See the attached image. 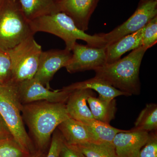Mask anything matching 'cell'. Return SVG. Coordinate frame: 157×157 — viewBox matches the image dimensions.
<instances>
[{
	"mask_svg": "<svg viewBox=\"0 0 157 157\" xmlns=\"http://www.w3.org/2000/svg\"><path fill=\"white\" fill-rule=\"evenodd\" d=\"M23 121L29 128L37 150L45 151L58 126L70 118L65 103L37 101L22 105Z\"/></svg>",
	"mask_w": 157,
	"mask_h": 157,
	"instance_id": "cell-1",
	"label": "cell"
},
{
	"mask_svg": "<svg viewBox=\"0 0 157 157\" xmlns=\"http://www.w3.org/2000/svg\"><path fill=\"white\" fill-rule=\"evenodd\" d=\"M147 50L143 46L134 49L123 58L96 69L95 76L107 82L128 96L139 95L140 91L139 71Z\"/></svg>",
	"mask_w": 157,
	"mask_h": 157,
	"instance_id": "cell-2",
	"label": "cell"
},
{
	"mask_svg": "<svg viewBox=\"0 0 157 157\" xmlns=\"http://www.w3.org/2000/svg\"><path fill=\"white\" fill-rule=\"evenodd\" d=\"M30 26L33 33L44 32L59 37L64 41L66 49L72 51L77 40H83L87 45L95 48L106 46V42L98 34L89 35L77 27L72 18L64 12L44 15L31 21Z\"/></svg>",
	"mask_w": 157,
	"mask_h": 157,
	"instance_id": "cell-3",
	"label": "cell"
},
{
	"mask_svg": "<svg viewBox=\"0 0 157 157\" xmlns=\"http://www.w3.org/2000/svg\"><path fill=\"white\" fill-rule=\"evenodd\" d=\"M17 83L11 79L0 83V115L15 141L32 155L37 150L24 124L21 114L23 104L20 100Z\"/></svg>",
	"mask_w": 157,
	"mask_h": 157,
	"instance_id": "cell-4",
	"label": "cell"
},
{
	"mask_svg": "<svg viewBox=\"0 0 157 157\" xmlns=\"http://www.w3.org/2000/svg\"><path fill=\"white\" fill-rule=\"evenodd\" d=\"M34 35L18 0H4L0 6V48L9 50Z\"/></svg>",
	"mask_w": 157,
	"mask_h": 157,
	"instance_id": "cell-5",
	"label": "cell"
},
{
	"mask_svg": "<svg viewBox=\"0 0 157 157\" xmlns=\"http://www.w3.org/2000/svg\"><path fill=\"white\" fill-rule=\"evenodd\" d=\"M7 51L11 62V79L20 82L34 78L42 51L34 36L28 37Z\"/></svg>",
	"mask_w": 157,
	"mask_h": 157,
	"instance_id": "cell-6",
	"label": "cell"
},
{
	"mask_svg": "<svg viewBox=\"0 0 157 157\" xmlns=\"http://www.w3.org/2000/svg\"><path fill=\"white\" fill-rule=\"evenodd\" d=\"M156 16L157 0H140L135 12L125 22L109 33L98 35L104 39L107 46L143 28Z\"/></svg>",
	"mask_w": 157,
	"mask_h": 157,
	"instance_id": "cell-7",
	"label": "cell"
},
{
	"mask_svg": "<svg viewBox=\"0 0 157 157\" xmlns=\"http://www.w3.org/2000/svg\"><path fill=\"white\" fill-rule=\"evenodd\" d=\"M71 59L65 67L70 73L95 70L106 64V48H95L77 42L72 50Z\"/></svg>",
	"mask_w": 157,
	"mask_h": 157,
	"instance_id": "cell-8",
	"label": "cell"
},
{
	"mask_svg": "<svg viewBox=\"0 0 157 157\" xmlns=\"http://www.w3.org/2000/svg\"><path fill=\"white\" fill-rule=\"evenodd\" d=\"M17 89L22 104L40 101L66 103L71 93L62 89L51 91L34 78L18 82Z\"/></svg>",
	"mask_w": 157,
	"mask_h": 157,
	"instance_id": "cell-9",
	"label": "cell"
},
{
	"mask_svg": "<svg viewBox=\"0 0 157 157\" xmlns=\"http://www.w3.org/2000/svg\"><path fill=\"white\" fill-rule=\"evenodd\" d=\"M72 55V52L66 48L42 51L38 70L34 78L50 90L51 80L59 70L65 67Z\"/></svg>",
	"mask_w": 157,
	"mask_h": 157,
	"instance_id": "cell-10",
	"label": "cell"
},
{
	"mask_svg": "<svg viewBox=\"0 0 157 157\" xmlns=\"http://www.w3.org/2000/svg\"><path fill=\"white\" fill-rule=\"evenodd\" d=\"M100 0H56L59 11L72 18L81 30L88 29L90 19Z\"/></svg>",
	"mask_w": 157,
	"mask_h": 157,
	"instance_id": "cell-11",
	"label": "cell"
},
{
	"mask_svg": "<svg viewBox=\"0 0 157 157\" xmlns=\"http://www.w3.org/2000/svg\"><path fill=\"white\" fill-rule=\"evenodd\" d=\"M148 136V132L132 130L118 133L113 140L117 157H139Z\"/></svg>",
	"mask_w": 157,
	"mask_h": 157,
	"instance_id": "cell-12",
	"label": "cell"
},
{
	"mask_svg": "<svg viewBox=\"0 0 157 157\" xmlns=\"http://www.w3.org/2000/svg\"><path fill=\"white\" fill-rule=\"evenodd\" d=\"M65 142L70 145H78L89 143H99L88 129L81 122L69 118L57 127Z\"/></svg>",
	"mask_w": 157,
	"mask_h": 157,
	"instance_id": "cell-13",
	"label": "cell"
},
{
	"mask_svg": "<svg viewBox=\"0 0 157 157\" xmlns=\"http://www.w3.org/2000/svg\"><path fill=\"white\" fill-rule=\"evenodd\" d=\"M91 96H94V93L89 89L71 91L66 104L70 118L79 122L94 119L87 105L88 98Z\"/></svg>",
	"mask_w": 157,
	"mask_h": 157,
	"instance_id": "cell-14",
	"label": "cell"
},
{
	"mask_svg": "<svg viewBox=\"0 0 157 157\" xmlns=\"http://www.w3.org/2000/svg\"><path fill=\"white\" fill-rule=\"evenodd\" d=\"M144 27L106 46V64L118 60L124 54L142 46Z\"/></svg>",
	"mask_w": 157,
	"mask_h": 157,
	"instance_id": "cell-15",
	"label": "cell"
},
{
	"mask_svg": "<svg viewBox=\"0 0 157 157\" xmlns=\"http://www.w3.org/2000/svg\"><path fill=\"white\" fill-rule=\"evenodd\" d=\"M83 89L96 91L99 94V98L106 101H112L118 96H128L126 93L117 89L107 82L96 76L85 81L72 83L63 87L62 90L72 91Z\"/></svg>",
	"mask_w": 157,
	"mask_h": 157,
	"instance_id": "cell-16",
	"label": "cell"
},
{
	"mask_svg": "<svg viewBox=\"0 0 157 157\" xmlns=\"http://www.w3.org/2000/svg\"><path fill=\"white\" fill-rule=\"evenodd\" d=\"M29 22L38 17L59 12L56 0H18Z\"/></svg>",
	"mask_w": 157,
	"mask_h": 157,
	"instance_id": "cell-17",
	"label": "cell"
},
{
	"mask_svg": "<svg viewBox=\"0 0 157 157\" xmlns=\"http://www.w3.org/2000/svg\"><path fill=\"white\" fill-rule=\"evenodd\" d=\"M87 103L95 119L109 124L115 118L117 110L115 99L106 101L91 96L88 98Z\"/></svg>",
	"mask_w": 157,
	"mask_h": 157,
	"instance_id": "cell-18",
	"label": "cell"
},
{
	"mask_svg": "<svg viewBox=\"0 0 157 157\" xmlns=\"http://www.w3.org/2000/svg\"><path fill=\"white\" fill-rule=\"evenodd\" d=\"M87 127L99 143L113 144V140L118 133L127 132L128 130H121L111 126L95 119L88 120L81 122Z\"/></svg>",
	"mask_w": 157,
	"mask_h": 157,
	"instance_id": "cell-19",
	"label": "cell"
},
{
	"mask_svg": "<svg viewBox=\"0 0 157 157\" xmlns=\"http://www.w3.org/2000/svg\"><path fill=\"white\" fill-rule=\"evenodd\" d=\"M157 129V105L155 104H147L137 118L135 126L131 130L144 131L149 133Z\"/></svg>",
	"mask_w": 157,
	"mask_h": 157,
	"instance_id": "cell-20",
	"label": "cell"
},
{
	"mask_svg": "<svg viewBox=\"0 0 157 157\" xmlns=\"http://www.w3.org/2000/svg\"><path fill=\"white\" fill-rule=\"evenodd\" d=\"M72 146L85 157H117L113 144L89 143Z\"/></svg>",
	"mask_w": 157,
	"mask_h": 157,
	"instance_id": "cell-21",
	"label": "cell"
},
{
	"mask_svg": "<svg viewBox=\"0 0 157 157\" xmlns=\"http://www.w3.org/2000/svg\"><path fill=\"white\" fill-rule=\"evenodd\" d=\"M30 155L13 137L0 140V157H28Z\"/></svg>",
	"mask_w": 157,
	"mask_h": 157,
	"instance_id": "cell-22",
	"label": "cell"
},
{
	"mask_svg": "<svg viewBox=\"0 0 157 157\" xmlns=\"http://www.w3.org/2000/svg\"><path fill=\"white\" fill-rule=\"evenodd\" d=\"M157 42V16L151 20L144 26L142 46L149 49Z\"/></svg>",
	"mask_w": 157,
	"mask_h": 157,
	"instance_id": "cell-23",
	"label": "cell"
},
{
	"mask_svg": "<svg viewBox=\"0 0 157 157\" xmlns=\"http://www.w3.org/2000/svg\"><path fill=\"white\" fill-rule=\"evenodd\" d=\"M11 79V62L8 51L0 48V83Z\"/></svg>",
	"mask_w": 157,
	"mask_h": 157,
	"instance_id": "cell-24",
	"label": "cell"
},
{
	"mask_svg": "<svg viewBox=\"0 0 157 157\" xmlns=\"http://www.w3.org/2000/svg\"><path fill=\"white\" fill-rule=\"evenodd\" d=\"M52 135L50 147L46 157H61V152L64 139L58 129H56Z\"/></svg>",
	"mask_w": 157,
	"mask_h": 157,
	"instance_id": "cell-25",
	"label": "cell"
},
{
	"mask_svg": "<svg viewBox=\"0 0 157 157\" xmlns=\"http://www.w3.org/2000/svg\"><path fill=\"white\" fill-rule=\"evenodd\" d=\"M139 157H157L156 131L149 133L148 139L140 151Z\"/></svg>",
	"mask_w": 157,
	"mask_h": 157,
	"instance_id": "cell-26",
	"label": "cell"
},
{
	"mask_svg": "<svg viewBox=\"0 0 157 157\" xmlns=\"http://www.w3.org/2000/svg\"><path fill=\"white\" fill-rule=\"evenodd\" d=\"M61 157H85L74 147L67 144L65 140L62 147Z\"/></svg>",
	"mask_w": 157,
	"mask_h": 157,
	"instance_id": "cell-27",
	"label": "cell"
},
{
	"mask_svg": "<svg viewBox=\"0 0 157 157\" xmlns=\"http://www.w3.org/2000/svg\"><path fill=\"white\" fill-rule=\"evenodd\" d=\"M12 137L11 132L0 115V140Z\"/></svg>",
	"mask_w": 157,
	"mask_h": 157,
	"instance_id": "cell-28",
	"label": "cell"
},
{
	"mask_svg": "<svg viewBox=\"0 0 157 157\" xmlns=\"http://www.w3.org/2000/svg\"><path fill=\"white\" fill-rule=\"evenodd\" d=\"M46 154L45 151L37 150L36 152L31 155L28 157H46Z\"/></svg>",
	"mask_w": 157,
	"mask_h": 157,
	"instance_id": "cell-29",
	"label": "cell"
},
{
	"mask_svg": "<svg viewBox=\"0 0 157 157\" xmlns=\"http://www.w3.org/2000/svg\"><path fill=\"white\" fill-rule=\"evenodd\" d=\"M4 0H0V6L2 5V3H3V2H4Z\"/></svg>",
	"mask_w": 157,
	"mask_h": 157,
	"instance_id": "cell-30",
	"label": "cell"
}]
</instances>
